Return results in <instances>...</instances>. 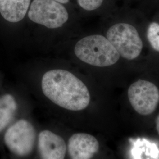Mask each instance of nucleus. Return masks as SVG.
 <instances>
[{"instance_id":"obj_1","label":"nucleus","mask_w":159,"mask_h":159,"mask_svg":"<svg viewBox=\"0 0 159 159\" xmlns=\"http://www.w3.org/2000/svg\"><path fill=\"white\" fill-rule=\"evenodd\" d=\"M41 90L51 102L69 111L85 110L91 100L85 84L73 73L61 69L52 70L43 75Z\"/></svg>"},{"instance_id":"obj_2","label":"nucleus","mask_w":159,"mask_h":159,"mask_svg":"<svg viewBox=\"0 0 159 159\" xmlns=\"http://www.w3.org/2000/svg\"><path fill=\"white\" fill-rule=\"evenodd\" d=\"M39 129L30 120L20 119L12 123L4 134L9 152L18 159H35Z\"/></svg>"},{"instance_id":"obj_3","label":"nucleus","mask_w":159,"mask_h":159,"mask_svg":"<svg viewBox=\"0 0 159 159\" xmlns=\"http://www.w3.org/2000/svg\"><path fill=\"white\" fill-rule=\"evenodd\" d=\"M74 53L81 61L100 67L113 65L120 56L110 41L101 35H89L79 40Z\"/></svg>"},{"instance_id":"obj_4","label":"nucleus","mask_w":159,"mask_h":159,"mask_svg":"<svg viewBox=\"0 0 159 159\" xmlns=\"http://www.w3.org/2000/svg\"><path fill=\"white\" fill-rule=\"evenodd\" d=\"M107 39L121 57L129 60L136 59L143 50V41L136 29L127 23H117L107 32Z\"/></svg>"},{"instance_id":"obj_5","label":"nucleus","mask_w":159,"mask_h":159,"mask_svg":"<svg viewBox=\"0 0 159 159\" xmlns=\"http://www.w3.org/2000/svg\"><path fill=\"white\" fill-rule=\"evenodd\" d=\"M28 16L34 23L52 29L62 27L68 19L66 8L55 0H33Z\"/></svg>"},{"instance_id":"obj_6","label":"nucleus","mask_w":159,"mask_h":159,"mask_svg":"<svg viewBox=\"0 0 159 159\" xmlns=\"http://www.w3.org/2000/svg\"><path fill=\"white\" fill-rule=\"evenodd\" d=\"M127 95L132 107L143 116L153 113L159 104V89L147 80H139L131 84Z\"/></svg>"},{"instance_id":"obj_7","label":"nucleus","mask_w":159,"mask_h":159,"mask_svg":"<svg viewBox=\"0 0 159 159\" xmlns=\"http://www.w3.org/2000/svg\"><path fill=\"white\" fill-rule=\"evenodd\" d=\"M35 159H68L67 138L51 129L39 130Z\"/></svg>"},{"instance_id":"obj_8","label":"nucleus","mask_w":159,"mask_h":159,"mask_svg":"<svg viewBox=\"0 0 159 159\" xmlns=\"http://www.w3.org/2000/svg\"><path fill=\"white\" fill-rule=\"evenodd\" d=\"M68 159H93L100 150L96 137L85 132H73L67 138Z\"/></svg>"},{"instance_id":"obj_9","label":"nucleus","mask_w":159,"mask_h":159,"mask_svg":"<svg viewBox=\"0 0 159 159\" xmlns=\"http://www.w3.org/2000/svg\"><path fill=\"white\" fill-rule=\"evenodd\" d=\"M30 0H0V13L6 21L18 23L26 15Z\"/></svg>"},{"instance_id":"obj_10","label":"nucleus","mask_w":159,"mask_h":159,"mask_svg":"<svg viewBox=\"0 0 159 159\" xmlns=\"http://www.w3.org/2000/svg\"><path fill=\"white\" fill-rule=\"evenodd\" d=\"M18 105L16 98L11 94L0 96V133L16 120Z\"/></svg>"},{"instance_id":"obj_11","label":"nucleus","mask_w":159,"mask_h":159,"mask_svg":"<svg viewBox=\"0 0 159 159\" xmlns=\"http://www.w3.org/2000/svg\"><path fill=\"white\" fill-rule=\"evenodd\" d=\"M148 39L152 48L159 51V24L156 22L151 23L147 31Z\"/></svg>"},{"instance_id":"obj_12","label":"nucleus","mask_w":159,"mask_h":159,"mask_svg":"<svg viewBox=\"0 0 159 159\" xmlns=\"http://www.w3.org/2000/svg\"><path fill=\"white\" fill-rule=\"evenodd\" d=\"M79 6L87 11H93L98 8L103 0H77Z\"/></svg>"},{"instance_id":"obj_13","label":"nucleus","mask_w":159,"mask_h":159,"mask_svg":"<svg viewBox=\"0 0 159 159\" xmlns=\"http://www.w3.org/2000/svg\"><path fill=\"white\" fill-rule=\"evenodd\" d=\"M156 129L157 131L158 134L159 136V116H157V119H156Z\"/></svg>"},{"instance_id":"obj_14","label":"nucleus","mask_w":159,"mask_h":159,"mask_svg":"<svg viewBox=\"0 0 159 159\" xmlns=\"http://www.w3.org/2000/svg\"><path fill=\"white\" fill-rule=\"evenodd\" d=\"M55 1H56L57 2H58L61 4H67V2H69L70 0H55Z\"/></svg>"}]
</instances>
